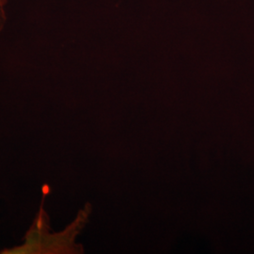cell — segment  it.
Segmentation results:
<instances>
[{
	"mask_svg": "<svg viewBox=\"0 0 254 254\" xmlns=\"http://www.w3.org/2000/svg\"><path fill=\"white\" fill-rule=\"evenodd\" d=\"M86 219L82 213L67 227L57 232L51 225L50 217L44 205H41L35 218L27 229L18 245L2 250L1 254H77L78 235Z\"/></svg>",
	"mask_w": 254,
	"mask_h": 254,
	"instance_id": "obj_1",
	"label": "cell"
}]
</instances>
